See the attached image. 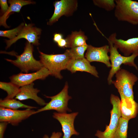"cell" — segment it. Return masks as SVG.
I'll return each mask as SVG.
<instances>
[{
	"label": "cell",
	"instance_id": "1",
	"mask_svg": "<svg viewBox=\"0 0 138 138\" xmlns=\"http://www.w3.org/2000/svg\"><path fill=\"white\" fill-rule=\"evenodd\" d=\"M38 49L40 55V61L43 66L49 71L50 75L59 79H62L63 77L61 71L67 69L69 63L73 59L69 50H66L62 54H48Z\"/></svg>",
	"mask_w": 138,
	"mask_h": 138
},
{
	"label": "cell",
	"instance_id": "2",
	"mask_svg": "<svg viewBox=\"0 0 138 138\" xmlns=\"http://www.w3.org/2000/svg\"><path fill=\"white\" fill-rule=\"evenodd\" d=\"M33 51V44L27 41L25 44L24 51L21 54L17 55L13 52L10 54L16 56V60H13L7 59H5L18 67L22 72L26 73H28L30 71H37L43 66L40 60H37L34 57Z\"/></svg>",
	"mask_w": 138,
	"mask_h": 138
},
{
	"label": "cell",
	"instance_id": "3",
	"mask_svg": "<svg viewBox=\"0 0 138 138\" xmlns=\"http://www.w3.org/2000/svg\"><path fill=\"white\" fill-rule=\"evenodd\" d=\"M115 74L116 79L112 80L111 84L118 90L121 100H134L133 87L138 79L137 77L124 69H121Z\"/></svg>",
	"mask_w": 138,
	"mask_h": 138
},
{
	"label": "cell",
	"instance_id": "4",
	"mask_svg": "<svg viewBox=\"0 0 138 138\" xmlns=\"http://www.w3.org/2000/svg\"><path fill=\"white\" fill-rule=\"evenodd\" d=\"M115 17L119 21L138 25V2L131 0H114Z\"/></svg>",
	"mask_w": 138,
	"mask_h": 138
},
{
	"label": "cell",
	"instance_id": "5",
	"mask_svg": "<svg viewBox=\"0 0 138 138\" xmlns=\"http://www.w3.org/2000/svg\"><path fill=\"white\" fill-rule=\"evenodd\" d=\"M107 40L109 46L110 60L111 65V69L107 78L108 84L110 85L111 84L114 75L121 69L120 66L122 64L134 67L137 69L134 60L138 56V52L133 53L128 56L122 55L119 53L117 48L111 41Z\"/></svg>",
	"mask_w": 138,
	"mask_h": 138
},
{
	"label": "cell",
	"instance_id": "6",
	"mask_svg": "<svg viewBox=\"0 0 138 138\" xmlns=\"http://www.w3.org/2000/svg\"><path fill=\"white\" fill-rule=\"evenodd\" d=\"M110 102L112 106L110 111L111 119L108 125H106L105 131L98 130L95 135L98 138H114V134L121 117L120 110L121 100L117 96L111 94Z\"/></svg>",
	"mask_w": 138,
	"mask_h": 138
},
{
	"label": "cell",
	"instance_id": "7",
	"mask_svg": "<svg viewBox=\"0 0 138 138\" xmlns=\"http://www.w3.org/2000/svg\"><path fill=\"white\" fill-rule=\"evenodd\" d=\"M68 86L66 83L63 89L57 95L52 96L45 95V97L51 99L44 106L36 111V114L43 111L55 110L58 113H66L67 111L71 112V110L67 107L68 100L72 98L68 94Z\"/></svg>",
	"mask_w": 138,
	"mask_h": 138
},
{
	"label": "cell",
	"instance_id": "8",
	"mask_svg": "<svg viewBox=\"0 0 138 138\" xmlns=\"http://www.w3.org/2000/svg\"><path fill=\"white\" fill-rule=\"evenodd\" d=\"M36 111L30 109L19 110L0 107V121L17 125L22 121L36 114Z\"/></svg>",
	"mask_w": 138,
	"mask_h": 138
},
{
	"label": "cell",
	"instance_id": "9",
	"mask_svg": "<svg viewBox=\"0 0 138 138\" xmlns=\"http://www.w3.org/2000/svg\"><path fill=\"white\" fill-rule=\"evenodd\" d=\"M54 13L47 24L52 25L57 21L62 16H69L72 15L78 7V2L76 0H61L54 3Z\"/></svg>",
	"mask_w": 138,
	"mask_h": 138
},
{
	"label": "cell",
	"instance_id": "10",
	"mask_svg": "<svg viewBox=\"0 0 138 138\" xmlns=\"http://www.w3.org/2000/svg\"><path fill=\"white\" fill-rule=\"evenodd\" d=\"M50 75L49 71L43 66L39 70L32 73H19L9 77L10 82L19 87L30 84L37 79H44Z\"/></svg>",
	"mask_w": 138,
	"mask_h": 138
},
{
	"label": "cell",
	"instance_id": "11",
	"mask_svg": "<svg viewBox=\"0 0 138 138\" xmlns=\"http://www.w3.org/2000/svg\"><path fill=\"white\" fill-rule=\"evenodd\" d=\"M33 25L32 24H26L16 37L12 39L5 40L7 45L6 49L8 48L18 39L22 38L26 39L32 44L38 45L39 44L38 39L40 38L41 30L33 27Z\"/></svg>",
	"mask_w": 138,
	"mask_h": 138
},
{
	"label": "cell",
	"instance_id": "12",
	"mask_svg": "<svg viewBox=\"0 0 138 138\" xmlns=\"http://www.w3.org/2000/svg\"><path fill=\"white\" fill-rule=\"evenodd\" d=\"M78 112L70 113H61L54 112L53 117L57 120L60 123L63 133L62 138H70L72 135H78L79 133L75 130L74 122Z\"/></svg>",
	"mask_w": 138,
	"mask_h": 138
},
{
	"label": "cell",
	"instance_id": "13",
	"mask_svg": "<svg viewBox=\"0 0 138 138\" xmlns=\"http://www.w3.org/2000/svg\"><path fill=\"white\" fill-rule=\"evenodd\" d=\"M116 37V33H114L111 34L107 39L119 49L124 56H129L131 54L138 52V37L124 40L117 39Z\"/></svg>",
	"mask_w": 138,
	"mask_h": 138
},
{
	"label": "cell",
	"instance_id": "14",
	"mask_svg": "<svg viewBox=\"0 0 138 138\" xmlns=\"http://www.w3.org/2000/svg\"><path fill=\"white\" fill-rule=\"evenodd\" d=\"M86 50L85 57L89 62H101L105 64L107 67H111L110 56L108 55L110 50L109 45L97 47L88 45Z\"/></svg>",
	"mask_w": 138,
	"mask_h": 138
},
{
	"label": "cell",
	"instance_id": "15",
	"mask_svg": "<svg viewBox=\"0 0 138 138\" xmlns=\"http://www.w3.org/2000/svg\"><path fill=\"white\" fill-rule=\"evenodd\" d=\"M34 84L33 83L21 87L20 91L15 97V99L21 101L31 99L40 106L45 105L47 103L37 95L40 90L34 88Z\"/></svg>",
	"mask_w": 138,
	"mask_h": 138
},
{
	"label": "cell",
	"instance_id": "16",
	"mask_svg": "<svg viewBox=\"0 0 138 138\" xmlns=\"http://www.w3.org/2000/svg\"><path fill=\"white\" fill-rule=\"evenodd\" d=\"M90 63L85 57L73 59L69 63L67 69L72 73H75L77 71L85 72L98 77V73L96 67L91 65Z\"/></svg>",
	"mask_w": 138,
	"mask_h": 138
},
{
	"label": "cell",
	"instance_id": "17",
	"mask_svg": "<svg viewBox=\"0 0 138 138\" xmlns=\"http://www.w3.org/2000/svg\"><path fill=\"white\" fill-rule=\"evenodd\" d=\"M120 110L121 117L129 120L136 116L138 111V104L134 99L121 100Z\"/></svg>",
	"mask_w": 138,
	"mask_h": 138
},
{
	"label": "cell",
	"instance_id": "18",
	"mask_svg": "<svg viewBox=\"0 0 138 138\" xmlns=\"http://www.w3.org/2000/svg\"><path fill=\"white\" fill-rule=\"evenodd\" d=\"M8 2L10 6L8 10L0 18V24L6 28L9 27L6 24V21L8 16L9 14L12 12H19L22 7L25 5L30 4H33L34 2L30 0H10Z\"/></svg>",
	"mask_w": 138,
	"mask_h": 138
},
{
	"label": "cell",
	"instance_id": "19",
	"mask_svg": "<svg viewBox=\"0 0 138 138\" xmlns=\"http://www.w3.org/2000/svg\"><path fill=\"white\" fill-rule=\"evenodd\" d=\"M66 39L67 43V48H71L86 44L88 38L84 32L80 30L78 31L72 32Z\"/></svg>",
	"mask_w": 138,
	"mask_h": 138
},
{
	"label": "cell",
	"instance_id": "20",
	"mask_svg": "<svg viewBox=\"0 0 138 138\" xmlns=\"http://www.w3.org/2000/svg\"><path fill=\"white\" fill-rule=\"evenodd\" d=\"M0 107L12 110H17L21 108L31 109L37 108L35 107L25 104L15 99L5 98L4 99H0Z\"/></svg>",
	"mask_w": 138,
	"mask_h": 138
},
{
	"label": "cell",
	"instance_id": "21",
	"mask_svg": "<svg viewBox=\"0 0 138 138\" xmlns=\"http://www.w3.org/2000/svg\"><path fill=\"white\" fill-rule=\"evenodd\" d=\"M0 88L7 94L6 99L13 98L19 92L20 87L13 83L0 82Z\"/></svg>",
	"mask_w": 138,
	"mask_h": 138
},
{
	"label": "cell",
	"instance_id": "22",
	"mask_svg": "<svg viewBox=\"0 0 138 138\" xmlns=\"http://www.w3.org/2000/svg\"><path fill=\"white\" fill-rule=\"evenodd\" d=\"M129 121L121 117H120L114 138H127Z\"/></svg>",
	"mask_w": 138,
	"mask_h": 138
},
{
	"label": "cell",
	"instance_id": "23",
	"mask_svg": "<svg viewBox=\"0 0 138 138\" xmlns=\"http://www.w3.org/2000/svg\"><path fill=\"white\" fill-rule=\"evenodd\" d=\"M94 5L104 9L107 11H110L115 9L116 4L114 0H94Z\"/></svg>",
	"mask_w": 138,
	"mask_h": 138
},
{
	"label": "cell",
	"instance_id": "24",
	"mask_svg": "<svg viewBox=\"0 0 138 138\" xmlns=\"http://www.w3.org/2000/svg\"><path fill=\"white\" fill-rule=\"evenodd\" d=\"M87 43L80 46L74 47L69 49L73 59H78L85 58L84 53L88 48Z\"/></svg>",
	"mask_w": 138,
	"mask_h": 138
},
{
	"label": "cell",
	"instance_id": "25",
	"mask_svg": "<svg viewBox=\"0 0 138 138\" xmlns=\"http://www.w3.org/2000/svg\"><path fill=\"white\" fill-rule=\"evenodd\" d=\"M25 25L24 23H22L17 27L13 29L5 31H0V36L7 37L9 40L16 37L20 32Z\"/></svg>",
	"mask_w": 138,
	"mask_h": 138
},
{
	"label": "cell",
	"instance_id": "26",
	"mask_svg": "<svg viewBox=\"0 0 138 138\" xmlns=\"http://www.w3.org/2000/svg\"><path fill=\"white\" fill-rule=\"evenodd\" d=\"M0 4L1 8V11L4 14L9 9V7L7 4L6 0H0Z\"/></svg>",
	"mask_w": 138,
	"mask_h": 138
},
{
	"label": "cell",
	"instance_id": "27",
	"mask_svg": "<svg viewBox=\"0 0 138 138\" xmlns=\"http://www.w3.org/2000/svg\"><path fill=\"white\" fill-rule=\"evenodd\" d=\"M8 122H1L0 123V138H4V134L7 127Z\"/></svg>",
	"mask_w": 138,
	"mask_h": 138
},
{
	"label": "cell",
	"instance_id": "28",
	"mask_svg": "<svg viewBox=\"0 0 138 138\" xmlns=\"http://www.w3.org/2000/svg\"><path fill=\"white\" fill-rule=\"evenodd\" d=\"M62 136V133L60 132H53L50 137H49V136L47 135H44L43 138H61Z\"/></svg>",
	"mask_w": 138,
	"mask_h": 138
},
{
	"label": "cell",
	"instance_id": "29",
	"mask_svg": "<svg viewBox=\"0 0 138 138\" xmlns=\"http://www.w3.org/2000/svg\"><path fill=\"white\" fill-rule=\"evenodd\" d=\"M59 47L61 48H67V42L66 39H62L57 43Z\"/></svg>",
	"mask_w": 138,
	"mask_h": 138
},
{
	"label": "cell",
	"instance_id": "30",
	"mask_svg": "<svg viewBox=\"0 0 138 138\" xmlns=\"http://www.w3.org/2000/svg\"><path fill=\"white\" fill-rule=\"evenodd\" d=\"M63 35L61 34L55 33L54 35L53 40L54 42L57 43L63 39Z\"/></svg>",
	"mask_w": 138,
	"mask_h": 138
}]
</instances>
